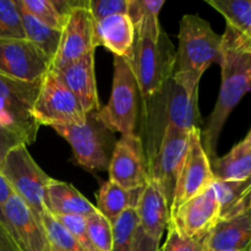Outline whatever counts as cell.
<instances>
[{
  "mask_svg": "<svg viewBox=\"0 0 251 251\" xmlns=\"http://www.w3.org/2000/svg\"><path fill=\"white\" fill-rule=\"evenodd\" d=\"M87 234L96 251H112V225L98 211L86 217Z\"/></svg>",
  "mask_w": 251,
  "mask_h": 251,
  "instance_id": "1f68e13d",
  "label": "cell"
},
{
  "mask_svg": "<svg viewBox=\"0 0 251 251\" xmlns=\"http://www.w3.org/2000/svg\"><path fill=\"white\" fill-rule=\"evenodd\" d=\"M4 222L21 251H53L43 223L31 208L12 194L2 207Z\"/></svg>",
  "mask_w": 251,
  "mask_h": 251,
  "instance_id": "2e32d148",
  "label": "cell"
},
{
  "mask_svg": "<svg viewBox=\"0 0 251 251\" xmlns=\"http://www.w3.org/2000/svg\"><path fill=\"white\" fill-rule=\"evenodd\" d=\"M95 20L88 9V0H82L66 15L61 29L58 53L51 68L60 69L96 51Z\"/></svg>",
  "mask_w": 251,
  "mask_h": 251,
  "instance_id": "8fae6325",
  "label": "cell"
},
{
  "mask_svg": "<svg viewBox=\"0 0 251 251\" xmlns=\"http://www.w3.org/2000/svg\"><path fill=\"white\" fill-rule=\"evenodd\" d=\"M215 180L243 181L251 178V145L245 140L226 156L210 162Z\"/></svg>",
  "mask_w": 251,
  "mask_h": 251,
  "instance_id": "603a6c76",
  "label": "cell"
},
{
  "mask_svg": "<svg viewBox=\"0 0 251 251\" xmlns=\"http://www.w3.org/2000/svg\"><path fill=\"white\" fill-rule=\"evenodd\" d=\"M144 188L126 190L112 181H105L97 194L96 208L113 225L127 208H136Z\"/></svg>",
  "mask_w": 251,
  "mask_h": 251,
  "instance_id": "cb8c5ba5",
  "label": "cell"
},
{
  "mask_svg": "<svg viewBox=\"0 0 251 251\" xmlns=\"http://www.w3.org/2000/svg\"><path fill=\"white\" fill-rule=\"evenodd\" d=\"M22 144H24V142H22V140L20 139L19 136H16V135L12 134L11 131L0 126V166H1L2 161H4L7 152H9L10 150L14 149V147Z\"/></svg>",
  "mask_w": 251,
  "mask_h": 251,
  "instance_id": "d590c367",
  "label": "cell"
},
{
  "mask_svg": "<svg viewBox=\"0 0 251 251\" xmlns=\"http://www.w3.org/2000/svg\"><path fill=\"white\" fill-rule=\"evenodd\" d=\"M131 251H159V242L152 239L139 227Z\"/></svg>",
  "mask_w": 251,
  "mask_h": 251,
  "instance_id": "8d00e7d4",
  "label": "cell"
},
{
  "mask_svg": "<svg viewBox=\"0 0 251 251\" xmlns=\"http://www.w3.org/2000/svg\"><path fill=\"white\" fill-rule=\"evenodd\" d=\"M140 227L136 208H127L112 225V251H131Z\"/></svg>",
  "mask_w": 251,
  "mask_h": 251,
  "instance_id": "83f0119b",
  "label": "cell"
},
{
  "mask_svg": "<svg viewBox=\"0 0 251 251\" xmlns=\"http://www.w3.org/2000/svg\"><path fill=\"white\" fill-rule=\"evenodd\" d=\"M14 194V190L10 186L9 181L5 179V176H2L1 172H0V221L5 225L4 222V216H2V207H4L5 202L10 199V196ZM6 226V225H5Z\"/></svg>",
  "mask_w": 251,
  "mask_h": 251,
  "instance_id": "f35d334b",
  "label": "cell"
},
{
  "mask_svg": "<svg viewBox=\"0 0 251 251\" xmlns=\"http://www.w3.org/2000/svg\"><path fill=\"white\" fill-rule=\"evenodd\" d=\"M33 115L39 126L47 125L50 127L83 124L87 119V114H85L78 100L51 68L42 78Z\"/></svg>",
  "mask_w": 251,
  "mask_h": 251,
  "instance_id": "9c48e42d",
  "label": "cell"
},
{
  "mask_svg": "<svg viewBox=\"0 0 251 251\" xmlns=\"http://www.w3.org/2000/svg\"><path fill=\"white\" fill-rule=\"evenodd\" d=\"M164 2L163 0H129L127 16L134 25L136 38L158 41L162 33L158 15Z\"/></svg>",
  "mask_w": 251,
  "mask_h": 251,
  "instance_id": "484cf974",
  "label": "cell"
},
{
  "mask_svg": "<svg viewBox=\"0 0 251 251\" xmlns=\"http://www.w3.org/2000/svg\"><path fill=\"white\" fill-rule=\"evenodd\" d=\"M141 110V93L129 60L115 56L112 93L98 117L112 132L136 134Z\"/></svg>",
  "mask_w": 251,
  "mask_h": 251,
  "instance_id": "277c9868",
  "label": "cell"
},
{
  "mask_svg": "<svg viewBox=\"0 0 251 251\" xmlns=\"http://www.w3.org/2000/svg\"><path fill=\"white\" fill-rule=\"evenodd\" d=\"M208 251V250H207ZM223 251H251V245L248 248H244V249H235V250H223Z\"/></svg>",
  "mask_w": 251,
  "mask_h": 251,
  "instance_id": "60d3db41",
  "label": "cell"
},
{
  "mask_svg": "<svg viewBox=\"0 0 251 251\" xmlns=\"http://www.w3.org/2000/svg\"><path fill=\"white\" fill-rule=\"evenodd\" d=\"M22 11L27 12L42 24L61 31L66 16L56 9L54 0H16Z\"/></svg>",
  "mask_w": 251,
  "mask_h": 251,
  "instance_id": "f1b7e54d",
  "label": "cell"
},
{
  "mask_svg": "<svg viewBox=\"0 0 251 251\" xmlns=\"http://www.w3.org/2000/svg\"><path fill=\"white\" fill-rule=\"evenodd\" d=\"M20 11H21L22 25H24L26 39L31 42L33 46H36L46 55V58L53 66L54 59H55L59 46H60L61 31L42 24L33 16L22 11L21 9H20Z\"/></svg>",
  "mask_w": 251,
  "mask_h": 251,
  "instance_id": "4316f807",
  "label": "cell"
},
{
  "mask_svg": "<svg viewBox=\"0 0 251 251\" xmlns=\"http://www.w3.org/2000/svg\"><path fill=\"white\" fill-rule=\"evenodd\" d=\"M42 80L34 82L0 75V126L19 136L26 146L37 139L39 125L33 115Z\"/></svg>",
  "mask_w": 251,
  "mask_h": 251,
  "instance_id": "5b68a950",
  "label": "cell"
},
{
  "mask_svg": "<svg viewBox=\"0 0 251 251\" xmlns=\"http://www.w3.org/2000/svg\"><path fill=\"white\" fill-rule=\"evenodd\" d=\"M244 51H245V53H251V37H250L249 41H248L247 46H245Z\"/></svg>",
  "mask_w": 251,
  "mask_h": 251,
  "instance_id": "ab89813d",
  "label": "cell"
},
{
  "mask_svg": "<svg viewBox=\"0 0 251 251\" xmlns=\"http://www.w3.org/2000/svg\"><path fill=\"white\" fill-rule=\"evenodd\" d=\"M0 251H21L10 234L6 226L0 221Z\"/></svg>",
  "mask_w": 251,
  "mask_h": 251,
  "instance_id": "74e56055",
  "label": "cell"
},
{
  "mask_svg": "<svg viewBox=\"0 0 251 251\" xmlns=\"http://www.w3.org/2000/svg\"><path fill=\"white\" fill-rule=\"evenodd\" d=\"M53 216V215H51ZM71 235L76 239V242L87 251H96L93 249L87 234V226H86V217L83 216H53Z\"/></svg>",
  "mask_w": 251,
  "mask_h": 251,
  "instance_id": "836d02e7",
  "label": "cell"
},
{
  "mask_svg": "<svg viewBox=\"0 0 251 251\" xmlns=\"http://www.w3.org/2000/svg\"><path fill=\"white\" fill-rule=\"evenodd\" d=\"M0 172L14 193L31 208L42 222L46 213V193L51 178L36 163L26 145H19L7 152Z\"/></svg>",
  "mask_w": 251,
  "mask_h": 251,
  "instance_id": "ba28073f",
  "label": "cell"
},
{
  "mask_svg": "<svg viewBox=\"0 0 251 251\" xmlns=\"http://www.w3.org/2000/svg\"><path fill=\"white\" fill-rule=\"evenodd\" d=\"M109 181L126 189H141L149 180L144 145L137 134L122 135L109 162Z\"/></svg>",
  "mask_w": 251,
  "mask_h": 251,
  "instance_id": "4fadbf2b",
  "label": "cell"
},
{
  "mask_svg": "<svg viewBox=\"0 0 251 251\" xmlns=\"http://www.w3.org/2000/svg\"><path fill=\"white\" fill-rule=\"evenodd\" d=\"M213 180L215 176L211 169L210 159L201 144V129H194L189 136L188 153L174 191L171 215L186 201L212 185Z\"/></svg>",
  "mask_w": 251,
  "mask_h": 251,
  "instance_id": "7c38bea8",
  "label": "cell"
},
{
  "mask_svg": "<svg viewBox=\"0 0 251 251\" xmlns=\"http://www.w3.org/2000/svg\"><path fill=\"white\" fill-rule=\"evenodd\" d=\"M220 65L222 71L220 95L213 112L201 130V144L210 162L217 158L218 140L228 117L251 90V53L223 49Z\"/></svg>",
  "mask_w": 251,
  "mask_h": 251,
  "instance_id": "3957f363",
  "label": "cell"
},
{
  "mask_svg": "<svg viewBox=\"0 0 251 251\" xmlns=\"http://www.w3.org/2000/svg\"><path fill=\"white\" fill-rule=\"evenodd\" d=\"M207 238L184 237L176 232L173 226L168 225V235L161 251H207Z\"/></svg>",
  "mask_w": 251,
  "mask_h": 251,
  "instance_id": "d6a6232c",
  "label": "cell"
},
{
  "mask_svg": "<svg viewBox=\"0 0 251 251\" xmlns=\"http://www.w3.org/2000/svg\"><path fill=\"white\" fill-rule=\"evenodd\" d=\"M135 39L134 25L127 15H114L95 22L96 47H105L115 56L130 60Z\"/></svg>",
  "mask_w": 251,
  "mask_h": 251,
  "instance_id": "ffe728a7",
  "label": "cell"
},
{
  "mask_svg": "<svg viewBox=\"0 0 251 251\" xmlns=\"http://www.w3.org/2000/svg\"><path fill=\"white\" fill-rule=\"evenodd\" d=\"M140 227L152 239L161 242L171 221V207L159 186L149 179L136 206Z\"/></svg>",
  "mask_w": 251,
  "mask_h": 251,
  "instance_id": "d6986e66",
  "label": "cell"
},
{
  "mask_svg": "<svg viewBox=\"0 0 251 251\" xmlns=\"http://www.w3.org/2000/svg\"><path fill=\"white\" fill-rule=\"evenodd\" d=\"M190 132L174 126L167 127L158 151L147 163L149 179L159 186L169 207L188 153Z\"/></svg>",
  "mask_w": 251,
  "mask_h": 251,
  "instance_id": "30bf717a",
  "label": "cell"
},
{
  "mask_svg": "<svg viewBox=\"0 0 251 251\" xmlns=\"http://www.w3.org/2000/svg\"><path fill=\"white\" fill-rule=\"evenodd\" d=\"M0 39H26L21 11L15 0H0Z\"/></svg>",
  "mask_w": 251,
  "mask_h": 251,
  "instance_id": "f546056e",
  "label": "cell"
},
{
  "mask_svg": "<svg viewBox=\"0 0 251 251\" xmlns=\"http://www.w3.org/2000/svg\"><path fill=\"white\" fill-rule=\"evenodd\" d=\"M42 223L53 251H87L76 242L75 238L48 211L44 213Z\"/></svg>",
  "mask_w": 251,
  "mask_h": 251,
  "instance_id": "4dcf8cb0",
  "label": "cell"
},
{
  "mask_svg": "<svg viewBox=\"0 0 251 251\" xmlns=\"http://www.w3.org/2000/svg\"><path fill=\"white\" fill-rule=\"evenodd\" d=\"M173 77L190 92H199V82L212 63L222 59V36L199 15H184L179 27Z\"/></svg>",
  "mask_w": 251,
  "mask_h": 251,
  "instance_id": "7a4b0ae2",
  "label": "cell"
},
{
  "mask_svg": "<svg viewBox=\"0 0 251 251\" xmlns=\"http://www.w3.org/2000/svg\"><path fill=\"white\" fill-rule=\"evenodd\" d=\"M129 63L136 77L141 100L158 92L174 75L176 50L168 34L162 31L156 42L147 38L135 39Z\"/></svg>",
  "mask_w": 251,
  "mask_h": 251,
  "instance_id": "52a82bcc",
  "label": "cell"
},
{
  "mask_svg": "<svg viewBox=\"0 0 251 251\" xmlns=\"http://www.w3.org/2000/svg\"><path fill=\"white\" fill-rule=\"evenodd\" d=\"M95 53L96 51H91L75 63L60 69H54L78 100L85 114L100 110L95 74Z\"/></svg>",
  "mask_w": 251,
  "mask_h": 251,
  "instance_id": "e0dca14e",
  "label": "cell"
},
{
  "mask_svg": "<svg viewBox=\"0 0 251 251\" xmlns=\"http://www.w3.org/2000/svg\"><path fill=\"white\" fill-rule=\"evenodd\" d=\"M98 112V110H97ZM97 112L87 114L83 124L58 125L53 129L70 144L75 161L87 171H108L117 141L98 117Z\"/></svg>",
  "mask_w": 251,
  "mask_h": 251,
  "instance_id": "8992f818",
  "label": "cell"
},
{
  "mask_svg": "<svg viewBox=\"0 0 251 251\" xmlns=\"http://www.w3.org/2000/svg\"><path fill=\"white\" fill-rule=\"evenodd\" d=\"M220 202L213 186L181 205L171 215L169 225L184 237H203L210 234L220 221Z\"/></svg>",
  "mask_w": 251,
  "mask_h": 251,
  "instance_id": "9a60e30c",
  "label": "cell"
},
{
  "mask_svg": "<svg viewBox=\"0 0 251 251\" xmlns=\"http://www.w3.org/2000/svg\"><path fill=\"white\" fill-rule=\"evenodd\" d=\"M220 202V220L247 212L251 208V178L243 181L213 180Z\"/></svg>",
  "mask_w": 251,
  "mask_h": 251,
  "instance_id": "d4e9b609",
  "label": "cell"
},
{
  "mask_svg": "<svg viewBox=\"0 0 251 251\" xmlns=\"http://www.w3.org/2000/svg\"><path fill=\"white\" fill-rule=\"evenodd\" d=\"M251 245V208L247 212L220 220L207 238L208 251L244 249Z\"/></svg>",
  "mask_w": 251,
  "mask_h": 251,
  "instance_id": "44dd1931",
  "label": "cell"
},
{
  "mask_svg": "<svg viewBox=\"0 0 251 251\" xmlns=\"http://www.w3.org/2000/svg\"><path fill=\"white\" fill-rule=\"evenodd\" d=\"M129 0H88V9L95 22L114 15H127Z\"/></svg>",
  "mask_w": 251,
  "mask_h": 251,
  "instance_id": "e575fe53",
  "label": "cell"
},
{
  "mask_svg": "<svg viewBox=\"0 0 251 251\" xmlns=\"http://www.w3.org/2000/svg\"><path fill=\"white\" fill-rule=\"evenodd\" d=\"M245 141H248V142H249V144L251 145V129H250V131H249V134H248L247 135V137H245Z\"/></svg>",
  "mask_w": 251,
  "mask_h": 251,
  "instance_id": "b9f144b4",
  "label": "cell"
},
{
  "mask_svg": "<svg viewBox=\"0 0 251 251\" xmlns=\"http://www.w3.org/2000/svg\"><path fill=\"white\" fill-rule=\"evenodd\" d=\"M206 2L227 22L222 48L244 51L251 37V0H206Z\"/></svg>",
  "mask_w": 251,
  "mask_h": 251,
  "instance_id": "ac0fdd59",
  "label": "cell"
},
{
  "mask_svg": "<svg viewBox=\"0 0 251 251\" xmlns=\"http://www.w3.org/2000/svg\"><path fill=\"white\" fill-rule=\"evenodd\" d=\"M199 92H190L174 77L149 98L141 100L139 136L149 163L158 151L167 127L174 126L190 132L200 127Z\"/></svg>",
  "mask_w": 251,
  "mask_h": 251,
  "instance_id": "6da1fadb",
  "label": "cell"
},
{
  "mask_svg": "<svg viewBox=\"0 0 251 251\" xmlns=\"http://www.w3.org/2000/svg\"><path fill=\"white\" fill-rule=\"evenodd\" d=\"M46 210L53 216L87 217L97 208L71 184L51 178L46 193Z\"/></svg>",
  "mask_w": 251,
  "mask_h": 251,
  "instance_id": "7402d4cb",
  "label": "cell"
},
{
  "mask_svg": "<svg viewBox=\"0 0 251 251\" xmlns=\"http://www.w3.org/2000/svg\"><path fill=\"white\" fill-rule=\"evenodd\" d=\"M50 68L46 55L27 39H0V75L34 82Z\"/></svg>",
  "mask_w": 251,
  "mask_h": 251,
  "instance_id": "5bb4252c",
  "label": "cell"
}]
</instances>
